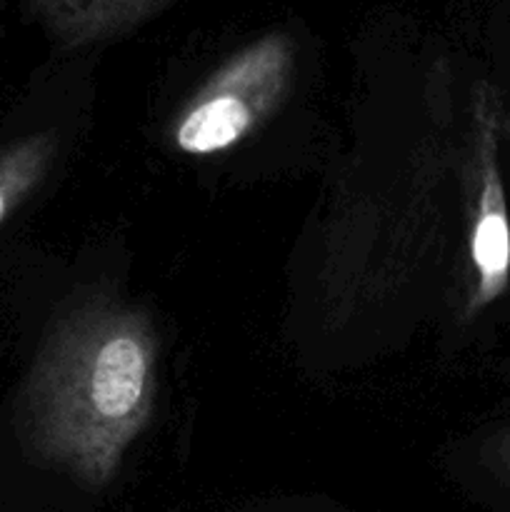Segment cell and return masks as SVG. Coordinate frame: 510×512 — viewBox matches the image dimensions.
Here are the masks:
<instances>
[{"label":"cell","mask_w":510,"mask_h":512,"mask_svg":"<svg viewBox=\"0 0 510 512\" xmlns=\"http://www.w3.org/2000/svg\"><path fill=\"white\" fill-rule=\"evenodd\" d=\"M158 365V330L143 310L103 293L70 305L23 390L35 453L85 488H105L153 418Z\"/></svg>","instance_id":"1"},{"label":"cell","mask_w":510,"mask_h":512,"mask_svg":"<svg viewBox=\"0 0 510 512\" xmlns=\"http://www.w3.org/2000/svg\"><path fill=\"white\" fill-rule=\"evenodd\" d=\"M293 68L295 45L288 33L273 30L245 45L180 108L168 128L170 145L190 158L240 145L283 105Z\"/></svg>","instance_id":"2"},{"label":"cell","mask_w":510,"mask_h":512,"mask_svg":"<svg viewBox=\"0 0 510 512\" xmlns=\"http://www.w3.org/2000/svg\"><path fill=\"white\" fill-rule=\"evenodd\" d=\"M503 103L490 83L473 90L468 145H465V248L468 290L463 318L470 320L510 288V213L500 173Z\"/></svg>","instance_id":"3"},{"label":"cell","mask_w":510,"mask_h":512,"mask_svg":"<svg viewBox=\"0 0 510 512\" xmlns=\"http://www.w3.org/2000/svg\"><path fill=\"white\" fill-rule=\"evenodd\" d=\"M175 0H30L48 33L65 48L130 33Z\"/></svg>","instance_id":"4"},{"label":"cell","mask_w":510,"mask_h":512,"mask_svg":"<svg viewBox=\"0 0 510 512\" xmlns=\"http://www.w3.org/2000/svg\"><path fill=\"white\" fill-rule=\"evenodd\" d=\"M58 145V133L43 130L0 148V228L48 178L58 158Z\"/></svg>","instance_id":"5"},{"label":"cell","mask_w":510,"mask_h":512,"mask_svg":"<svg viewBox=\"0 0 510 512\" xmlns=\"http://www.w3.org/2000/svg\"><path fill=\"white\" fill-rule=\"evenodd\" d=\"M493 458H495V463L500 465V470L510 475V428L503 430V433L495 438Z\"/></svg>","instance_id":"6"},{"label":"cell","mask_w":510,"mask_h":512,"mask_svg":"<svg viewBox=\"0 0 510 512\" xmlns=\"http://www.w3.org/2000/svg\"><path fill=\"white\" fill-rule=\"evenodd\" d=\"M503 128H505V133H508V140H510V113H508V118H505Z\"/></svg>","instance_id":"7"}]
</instances>
